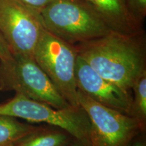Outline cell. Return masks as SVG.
Returning <instances> with one entry per match:
<instances>
[{"label": "cell", "instance_id": "obj_13", "mask_svg": "<svg viewBox=\"0 0 146 146\" xmlns=\"http://www.w3.org/2000/svg\"><path fill=\"white\" fill-rule=\"evenodd\" d=\"M133 12L140 21L143 23L146 15V0H129Z\"/></svg>", "mask_w": 146, "mask_h": 146}, {"label": "cell", "instance_id": "obj_4", "mask_svg": "<svg viewBox=\"0 0 146 146\" xmlns=\"http://www.w3.org/2000/svg\"><path fill=\"white\" fill-rule=\"evenodd\" d=\"M78 54L75 46L44 28L33 52V58L58 92L72 106H80L75 79Z\"/></svg>", "mask_w": 146, "mask_h": 146}, {"label": "cell", "instance_id": "obj_8", "mask_svg": "<svg viewBox=\"0 0 146 146\" xmlns=\"http://www.w3.org/2000/svg\"><path fill=\"white\" fill-rule=\"evenodd\" d=\"M77 89L100 104L130 115L133 96L104 78L77 56L75 65Z\"/></svg>", "mask_w": 146, "mask_h": 146}, {"label": "cell", "instance_id": "obj_11", "mask_svg": "<svg viewBox=\"0 0 146 146\" xmlns=\"http://www.w3.org/2000/svg\"><path fill=\"white\" fill-rule=\"evenodd\" d=\"M73 137L60 128L41 126L16 146H64Z\"/></svg>", "mask_w": 146, "mask_h": 146}, {"label": "cell", "instance_id": "obj_12", "mask_svg": "<svg viewBox=\"0 0 146 146\" xmlns=\"http://www.w3.org/2000/svg\"><path fill=\"white\" fill-rule=\"evenodd\" d=\"M133 97L130 116L146 129V72L138 78L132 87Z\"/></svg>", "mask_w": 146, "mask_h": 146}, {"label": "cell", "instance_id": "obj_5", "mask_svg": "<svg viewBox=\"0 0 146 146\" xmlns=\"http://www.w3.org/2000/svg\"><path fill=\"white\" fill-rule=\"evenodd\" d=\"M78 90V89H77ZM78 104L90 122V146H129L145 129L136 118L100 104L78 90Z\"/></svg>", "mask_w": 146, "mask_h": 146}, {"label": "cell", "instance_id": "obj_16", "mask_svg": "<svg viewBox=\"0 0 146 146\" xmlns=\"http://www.w3.org/2000/svg\"><path fill=\"white\" fill-rule=\"evenodd\" d=\"M145 133H141L136 136L133 139L129 146H146L145 135Z\"/></svg>", "mask_w": 146, "mask_h": 146}, {"label": "cell", "instance_id": "obj_2", "mask_svg": "<svg viewBox=\"0 0 146 146\" xmlns=\"http://www.w3.org/2000/svg\"><path fill=\"white\" fill-rule=\"evenodd\" d=\"M39 15L47 31L73 45L112 31L84 0H52Z\"/></svg>", "mask_w": 146, "mask_h": 146}, {"label": "cell", "instance_id": "obj_15", "mask_svg": "<svg viewBox=\"0 0 146 146\" xmlns=\"http://www.w3.org/2000/svg\"><path fill=\"white\" fill-rule=\"evenodd\" d=\"M13 55L10 47L0 33V60H6L12 58Z\"/></svg>", "mask_w": 146, "mask_h": 146}, {"label": "cell", "instance_id": "obj_6", "mask_svg": "<svg viewBox=\"0 0 146 146\" xmlns=\"http://www.w3.org/2000/svg\"><path fill=\"white\" fill-rule=\"evenodd\" d=\"M0 115L60 128L80 139L87 140L88 137L90 122L81 106L58 109L16 94L12 100L0 105Z\"/></svg>", "mask_w": 146, "mask_h": 146}, {"label": "cell", "instance_id": "obj_17", "mask_svg": "<svg viewBox=\"0 0 146 146\" xmlns=\"http://www.w3.org/2000/svg\"><path fill=\"white\" fill-rule=\"evenodd\" d=\"M64 146H90L88 141L85 139H80L75 137H72V139L66 144Z\"/></svg>", "mask_w": 146, "mask_h": 146}, {"label": "cell", "instance_id": "obj_1", "mask_svg": "<svg viewBox=\"0 0 146 146\" xmlns=\"http://www.w3.org/2000/svg\"><path fill=\"white\" fill-rule=\"evenodd\" d=\"M83 58L100 76L131 93L137 79L146 72L145 32L108 34L74 45Z\"/></svg>", "mask_w": 146, "mask_h": 146}, {"label": "cell", "instance_id": "obj_9", "mask_svg": "<svg viewBox=\"0 0 146 146\" xmlns=\"http://www.w3.org/2000/svg\"><path fill=\"white\" fill-rule=\"evenodd\" d=\"M113 32L134 35L144 31L143 23L136 17L129 0H84Z\"/></svg>", "mask_w": 146, "mask_h": 146}, {"label": "cell", "instance_id": "obj_7", "mask_svg": "<svg viewBox=\"0 0 146 146\" xmlns=\"http://www.w3.org/2000/svg\"><path fill=\"white\" fill-rule=\"evenodd\" d=\"M43 29L39 12L11 0H0V33L13 56L33 57Z\"/></svg>", "mask_w": 146, "mask_h": 146}, {"label": "cell", "instance_id": "obj_10", "mask_svg": "<svg viewBox=\"0 0 146 146\" xmlns=\"http://www.w3.org/2000/svg\"><path fill=\"white\" fill-rule=\"evenodd\" d=\"M40 127L21 123L12 116L0 115V146H16Z\"/></svg>", "mask_w": 146, "mask_h": 146}, {"label": "cell", "instance_id": "obj_14", "mask_svg": "<svg viewBox=\"0 0 146 146\" xmlns=\"http://www.w3.org/2000/svg\"><path fill=\"white\" fill-rule=\"evenodd\" d=\"M11 1H15L24 6L39 12L52 0H11Z\"/></svg>", "mask_w": 146, "mask_h": 146}, {"label": "cell", "instance_id": "obj_3", "mask_svg": "<svg viewBox=\"0 0 146 146\" xmlns=\"http://www.w3.org/2000/svg\"><path fill=\"white\" fill-rule=\"evenodd\" d=\"M0 91H14L55 108L72 106L30 56H13L9 60H0Z\"/></svg>", "mask_w": 146, "mask_h": 146}]
</instances>
